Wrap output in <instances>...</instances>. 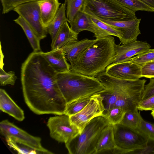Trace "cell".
<instances>
[{
    "instance_id": "obj_1",
    "label": "cell",
    "mask_w": 154,
    "mask_h": 154,
    "mask_svg": "<svg viewBox=\"0 0 154 154\" xmlns=\"http://www.w3.org/2000/svg\"><path fill=\"white\" fill-rule=\"evenodd\" d=\"M56 74L40 51L31 53L22 63L23 95L27 106L34 113L64 114L66 102L59 88Z\"/></svg>"
},
{
    "instance_id": "obj_2",
    "label": "cell",
    "mask_w": 154,
    "mask_h": 154,
    "mask_svg": "<svg viewBox=\"0 0 154 154\" xmlns=\"http://www.w3.org/2000/svg\"><path fill=\"white\" fill-rule=\"evenodd\" d=\"M97 77L105 88L99 93L103 97L105 108L103 113L116 107L126 111L137 109L142 100L146 80L121 79L110 76L105 72Z\"/></svg>"
},
{
    "instance_id": "obj_3",
    "label": "cell",
    "mask_w": 154,
    "mask_h": 154,
    "mask_svg": "<svg viewBox=\"0 0 154 154\" xmlns=\"http://www.w3.org/2000/svg\"><path fill=\"white\" fill-rule=\"evenodd\" d=\"M97 39L71 66V70L96 77L104 72L106 67L112 63L116 54L114 38L109 36Z\"/></svg>"
},
{
    "instance_id": "obj_4",
    "label": "cell",
    "mask_w": 154,
    "mask_h": 154,
    "mask_svg": "<svg viewBox=\"0 0 154 154\" xmlns=\"http://www.w3.org/2000/svg\"><path fill=\"white\" fill-rule=\"evenodd\" d=\"M57 83L66 104L78 98L98 94L105 88L96 77L71 69L56 74Z\"/></svg>"
},
{
    "instance_id": "obj_5",
    "label": "cell",
    "mask_w": 154,
    "mask_h": 154,
    "mask_svg": "<svg viewBox=\"0 0 154 154\" xmlns=\"http://www.w3.org/2000/svg\"><path fill=\"white\" fill-rule=\"evenodd\" d=\"M102 116L96 117L89 121L82 131L65 143L70 154H96L97 144L104 129L109 124Z\"/></svg>"
},
{
    "instance_id": "obj_6",
    "label": "cell",
    "mask_w": 154,
    "mask_h": 154,
    "mask_svg": "<svg viewBox=\"0 0 154 154\" xmlns=\"http://www.w3.org/2000/svg\"><path fill=\"white\" fill-rule=\"evenodd\" d=\"M81 11L91 17L110 21H125L137 18L135 13L117 0H85Z\"/></svg>"
},
{
    "instance_id": "obj_7",
    "label": "cell",
    "mask_w": 154,
    "mask_h": 154,
    "mask_svg": "<svg viewBox=\"0 0 154 154\" xmlns=\"http://www.w3.org/2000/svg\"><path fill=\"white\" fill-rule=\"evenodd\" d=\"M113 127L115 143L121 154H129L146 146L148 138L138 130L120 124Z\"/></svg>"
},
{
    "instance_id": "obj_8",
    "label": "cell",
    "mask_w": 154,
    "mask_h": 154,
    "mask_svg": "<svg viewBox=\"0 0 154 154\" xmlns=\"http://www.w3.org/2000/svg\"><path fill=\"white\" fill-rule=\"evenodd\" d=\"M47 125L50 137L60 143H66L80 133L76 126L70 123L69 116L64 114L50 117Z\"/></svg>"
},
{
    "instance_id": "obj_9",
    "label": "cell",
    "mask_w": 154,
    "mask_h": 154,
    "mask_svg": "<svg viewBox=\"0 0 154 154\" xmlns=\"http://www.w3.org/2000/svg\"><path fill=\"white\" fill-rule=\"evenodd\" d=\"M38 1L22 4L13 11L25 20L41 40L46 37L47 31L42 21Z\"/></svg>"
},
{
    "instance_id": "obj_10",
    "label": "cell",
    "mask_w": 154,
    "mask_h": 154,
    "mask_svg": "<svg viewBox=\"0 0 154 154\" xmlns=\"http://www.w3.org/2000/svg\"><path fill=\"white\" fill-rule=\"evenodd\" d=\"M0 132L5 138L8 137H13L40 151L42 154L54 153L42 146L40 137L29 134L8 120H3L0 122Z\"/></svg>"
},
{
    "instance_id": "obj_11",
    "label": "cell",
    "mask_w": 154,
    "mask_h": 154,
    "mask_svg": "<svg viewBox=\"0 0 154 154\" xmlns=\"http://www.w3.org/2000/svg\"><path fill=\"white\" fill-rule=\"evenodd\" d=\"M105 110L102 97L100 94H94L83 109L74 115L69 116L70 122L76 126L81 133L91 120L99 116L104 117Z\"/></svg>"
},
{
    "instance_id": "obj_12",
    "label": "cell",
    "mask_w": 154,
    "mask_h": 154,
    "mask_svg": "<svg viewBox=\"0 0 154 154\" xmlns=\"http://www.w3.org/2000/svg\"><path fill=\"white\" fill-rule=\"evenodd\" d=\"M108 75L119 79L136 80L142 77L141 67L130 60L116 63H111L106 68Z\"/></svg>"
},
{
    "instance_id": "obj_13",
    "label": "cell",
    "mask_w": 154,
    "mask_h": 154,
    "mask_svg": "<svg viewBox=\"0 0 154 154\" xmlns=\"http://www.w3.org/2000/svg\"><path fill=\"white\" fill-rule=\"evenodd\" d=\"M150 48V45L147 42L137 40L121 45L116 44L115 55L112 63L129 61L134 56L146 52Z\"/></svg>"
},
{
    "instance_id": "obj_14",
    "label": "cell",
    "mask_w": 154,
    "mask_h": 154,
    "mask_svg": "<svg viewBox=\"0 0 154 154\" xmlns=\"http://www.w3.org/2000/svg\"><path fill=\"white\" fill-rule=\"evenodd\" d=\"M119 31L121 37L119 40L122 44L136 41L141 32L139 26L141 19L120 21H112L100 19Z\"/></svg>"
},
{
    "instance_id": "obj_15",
    "label": "cell",
    "mask_w": 154,
    "mask_h": 154,
    "mask_svg": "<svg viewBox=\"0 0 154 154\" xmlns=\"http://www.w3.org/2000/svg\"><path fill=\"white\" fill-rule=\"evenodd\" d=\"M40 52L50 66L57 74L70 69V65L68 63L62 48L51 50L46 52L41 51Z\"/></svg>"
},
{
    "instance_id": "obj_16",
    "label": "cell",
    "mask_w": 154,
    "mask_h": 154,
    "mask_svg": "<svg viewBox=\"0 0 154 154\" xmlns=\"http://www.w3.org/2000/svg\"><path fill=\"white\" fill-rule=\"evenodd\" d=\"M113 126L109 124L102 131L96 145V154L107 150L113 154H121L115 143Z\"/></svg>"
},
{
    "instance_id": "obj_17",
    "label": "cell",
    "mask_w": 154,
    "mask_h": 154,
    "mask_svg": "<svg viewBox=\"0 0 154 154\" xmlns=\"http://www.w3.org/2000/svg\"><path fill=\"white\" fill-rule=\"evenodd\" d=\"M97 40L85 38L80 41L78 40L71 42L63 47V50L67 60L70 66L72 65L79 56L87 48Z\"/></svg>"
},
{
    "instance_id": "obj_18",
    "label": "cell",
    "mask_w": 154,
    "mask_h": 154,
    "mask_svg": "<svg viewBox=\"0 0 154 154\" xmlns=\"http://www.w3.org/2000/svg\"><path fill=\"white\" fill-rule=\"evenodd\" d=\"M0 109L18 121H22L25 119L23 111L2 88L0 89Z\"/></svg>"
},
{
    "instance_id": "obj_19",
    "label": "cell",
    "mask_w": 154,
    "mask_h": 154,
    "mask_svg": "<svg viewBox=\"0 0 154 154\" xmlns=\"http://www.w3.org/2000/svg\"><path fill=\"white\" fill-rule=\"evenodd\" d=\"M38 2L42 22L47 28L56 16L61 3L58 0H39Z\"/></svg>"
},
{
    "instance_id": "obj_20",
    "label": "cell",
    "mask_w": 154,
    "mask_h": 154,
    "mask_svg": "<svg viewBox=\"0 0 154 154\" xmlns=\"http://www.w3.org/2000/svg\"><path fill=\"white\" fill-rule=\"evenodd\" d=\"M68 22L71 29L78 34L83 31L91 32L94 35L96 34V28L91 17L82 11L79 12L72 21Z\"/></svg>"
},
{
    "instance_id": "obj_21",
    "label": "cell",
    "mask_w": 154,
    "mask_h": 154,
    "mask_svg": "<svg viewBox=\"0 0 154 154\" xmlns=\"http://www.w3.org/2000/svg\"><path fill=\"white\" fill-rule=\"evenodd\" d=\"M78 35L71 29L67 22H66L51 42V50L62 48L68 43L77 40Z\"/></svg>"
},
{
    "instance_id": "obj_22",
    "label": "cell",
    "mask_w": 154,
    "mask_h": 154,
    "mask_svg": "<svg viewBox=\"0 0 154 154\" xmlns=\"http://www.w3.org/2000/svg\"><path fill=\"white\" fill-rule=\"evenodd\" d=\"M65 6L64 3L61 5L55 17L47 27V32L51 36L52 42L54 41L64 23L67 22L65 14Z\"/></svg>"
},
{
    "instance_id": "obj_23",
    "label": "cell",
    "mask_w": 154,
    "mask_h": 154,
    "mask_svg": "<svg viewBox=\"0 0 154 154\" xmlns=\"http://www.w3.org/2000/svg\"><path fill=\"white\" fill-rule=\"evenodd\" d=\"M90 17L96 30V34L94 35L96 38L109 36H114L120 38L121 34L119 31L99 19Z\"/></svg>"
},
{
    "instance_id": "obj_24",
    "label": "cell",
    "mask_w": 154,
    "mask_h": 154,
    "mask_svg": "<svg viewBox=\"0 0 154 154\" xmlns=\"http://www.w3.org/2000/svg\"><path fill=\"white\" fill-rule=\"evenodd\" d=\"M14 21L19 25L25 32L34 51H41L40 41L32 29L25 20L19 16Z\"/></svg>"
},
{
    "instance_id": "obj_25",
    "label": "cell",
    "mask_w": 154,
    "mask_h": 154,
    "mask_svg": "<svg viewBox=\"0 0 154 154\" xmlns=\"http://www.w3.org/2000/svg\"><path fill=\"white\" fill-rule=\"evenodd\" d=\"M93 95L80 97L67 103L64 114L70 116L79 112L88 103Z\"/></svg>"
},
{
    "instance_id": "obj_26",
    "label": "cell",
    "mask_w": 154,
    "mask_h": 154,
    "mask_svg": "<svg viewBox=\"0 0 154 154\" xmlns=\"http://www.w3.org/2000/svg\"><path fill=\"white\" fill-rule=\"evenodd\" d=\"M6 142L10 148L19 154H37L42 153L28 145L11 137L5 138Z\"/></svg>"
},
{
    "instance_id": "obj_27",
    "label": "cell",
    "mask_w": 154,
    "mask_h": 154,
    "mask_svg": "<svg viewBox=\"0 0 154 154\" xmlns=\"http://www.w3.org/2000/svg\"><path fill=\"white\" fill-rule=\"evenodd\" d=\"M138 109L126 111L120 123L128 127L138 129L142 118Z\"/></svg>"
},
{
    "instance_id": "obj_28",
    "label": "cell",
    "mask_w": 154,
    "mask_h": 154,
    "mask_svg": "<svg viewBox=\"0 0 154 154\" xmlns=\"http://www.w3.org/2000/svg\"><path fill=\"white\" fill-rule=\"evenodd\" d=\"M126 112L124 109L116 107L111 108L103 113L104 117L109 124L115 125L119 124L122 121Z\"/></svg>"
},
{
    "instance_id": "obj_29",
    "label": "cell",
    "mask_w": 154,
    "mask_h": 154,
    "mask_svg": "<svg viewBox=\"0 0 154 154\" xmlns=\"http://www.w3.org/2000/svg\"><path fill=\"white\" fill-rule=\"evenodd\" d=\"M85 0H66L67 22L73 20L79 12L81 11Z\"/></svg>"
},
{
    "instance_id": "obj_30",
    "label": "cell",
    "mask_w": 154,
    "mask_h": 154,
    "mask_svg": "<svg viewBox=\"0 0 154 154\" xmlns=\"http://www.w3.org/2000/svg\"><path fill=\"white\" fill-rule=\"evenodd\" d=\"M122 5L135 13L142 11L154 12V10L139 0H117Z\"/></svg>"
},
{
    "instance_id": "obj_31",
    "label": "cell",
    "mask_w": 154,
    "mask_h": 154,
    "mask_svg": "<svg viewBox=\"0 0 154 154\" xmlns=\"http://www.w3.org/2000/svg\"><path fill=\"white\" fill-rule=\"evenodd\" d=\"M130 60L142 67L147 62L154 61V49H149L146 52L132 57Z\"/></svg>"
},
{
    "instance_id": "obj_32",
    "label": "cell",
    "mask_w": 154,
    "mask_h": 154,
    "mask_svg": "<svg viewBox=\"0 0 154 154\" xmlns=\"http://www.w3.org/2000/svg\"><path fill=\"white\" fill-rule=\"evenodd\" d=\"M39 0H0L2 6V13H7L22 4Z\"/></svg>"
},
{
    "instance_id": "obj_33",
    "label": "cell",
    "mask_w": 154,
    "mask_h": 154,
    "mask_svg": "<svg viewBox=\"0 0 154 154\" xmlns=\"http://www.w3.org/2000/svg\"><path fill=\"white\" fill-rule=\"evenodd\" d=\"M17 77L15 72L12 71L8 72L5 71L3 68L0 69V84L1 86L10 85H13L15 84Z\"/></svg>"
},
{
    "instance_id": "obj_34",
    "label": "cell",
    "mask_w": 154,
    "mask_h": 154,
    "mask_svg": "<svg viewBox=\"0 0 154 154\" xmlns=\"http://www.w3.org/2000/svg\"><path fill=\"white\" fill-rule=\"evenodd\" d=\"M137 130L148 138L154 139V123L148 122L142 118Z\"/></svg>"
},
{
    "instance_id": "obj_35",
    "label": "cell",
    "mask_w": 154,
    "mask_h": 154,
    "mask_svg": "<svg viewBox=\"0 0 154 154\" xmlns=\"http://www.w3.org/2000/svg\"><path fill=\"white\" fill-rule=\"evenodd\" d=\"M140 111L154 110V95L142 100L138 104L137 107Z\"/></svg>"
},
{
    "instance_id": "obj_36",
    "label": "cell",
    "mask_w": 154,
    "mask_h": 154,
    "mask_svg": "<svg viewBox=\"0 0 154 154\" xmlns=\"http://www.w3.org/2000/svg\"><path fill=\"white\" fill-rule=\"evenodd\" d=\"M129 154H154V139L148 138L144 148L136 149Z\"/></svg>"
},
{
    "instance_id": "obj_37",
    "label": "cell",
    "mask_w": 154,
    "mask_h": 154,
    "mask_svg": "<svg viewBox=\"0 0 154 154\" xmlns=\"http://www.w3.org/2000/svg\"><path fill=\"white\" fill-rule=\"evenodd\" d=\"M142 77L154 78V61L147 62L141 67Z\"/></svg>"
},
{
    "instance_id": "obj_38",
    "label": "cell",
    "mask_w": 154,
    "mask_h": 154,
    "mask_svg": "<svg viewBox=\"0 0 154 154\" xmlns=\"http://www.w3.org/2000/svg\"><path fill=\"white\" fill-rule=\"evenodd\" d=\"M149 82L145 85L142 100L154 95V78H150Z\"/></svg>"
},
{
    "instance_id": "obj_39",
    "label": "cell",
    "mask_w": 154,
    "mask_h": 154,
    "mask_svg": "<svg viewBox=\"0 0 154 154\" xmlns=\"http://www.w3.org/2000/svg\"><path fill=\"white\" fill-rule=\"evenodd\" d=\"M154 10V0H139Z\"/></svg>"
},
{
    "instance_id": "obj_40",
    "label": "cell",
    "mask_w": 154,
    "mask_h": 154,
    "mask_svg": "<svg viewBox=\"0 0 154 154\" xmlns=\"http://www.w3.org/2000/svg\"><path fill=\"white\" fill-rule=\"evenodd\" d=\"M0 48V68H3V67L4 65V63L3 62L4 56L2 51L1 45Z\"/></svg>"
},
{
    "instance_id": "obj_41",
    "label": "cell",
    "mask_w": 154,
    "mask_h": 154,
    "mask_svg": "<svg viewBox=\"0 0 154 154\" xmlns=\"http://www.w3.org/2000/svg\"><path fill=\"white\" fill-rule=\"evenodd\" d=\"M151 114L152 116L153 117V118L154 119V110L152 111Z\"/></svg>"
}]
</instances>
